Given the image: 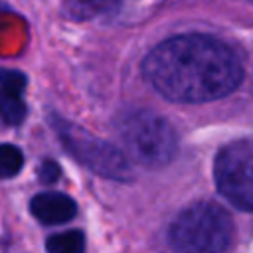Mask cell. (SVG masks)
<instances>
[{
  "instance_id": "8992f818",
  "label": "cell",
  "mask_w": 253,
  "mask_h": 253,
  "mask_svg": "<svg viewBox=\"0 0 253 253\" xmlns=\"http://www.w3.org/2000/svg\"><path fill=\"white\" fill-rule=\"evenodd\" d=\"M24 89L26 75L14 69H0V119L6 125H20L26 119Z\"/></svg>"
},
{
  "instance_id": "7c38bea8",
  "label": "cell",
  "mask_w": 253,
  "mask_h": 253,
  "mask_svg": "<svg viewBox=\"0 0 253 253\" xmlns=\"http://www.w3.org/2000/svg\"><path fill=\"white\" fill-rule=\"evenodd\" d=\"M0 10H2V6H0Z\"/></svg>"
},
{
  "instance_id": "6da1fadb",
  "label": "cell",
  "mask_w": 253,
  "mask_h": 253,
  "mask_svg": "<svg viewBox=\"0 0 253 253\" xmlns=\"http://www.w3.org/2000/svg\"><path fill=\"white\" fill-rule=\"evenodd\" d=\"M148 83L174 103H208L235 91L243 69L223 42L206 34H186L158 43L144 59Z\"/></svg>"
},
{
  "instance_id": "5b68a950",
  "label": "cell",
  "mask_w": 253,
  "mask_h": 253,
  "mask_svg": "<svg viewBox=\"0 0 253 253\" xmlns=\"http://www.w3.org/2000/svg\"><path fill=\"white\" fill-rule=\"evenodd\" d=\"M219 194L235 208L253 211V138H241L223 146L213 164Z\"/></svg>"
},
{
  "instance_id": "277c9868",
  "label": "cell",
  "mask_w": 253,
  "mask_h": 253,
  "mask_svg": "<svg viewBox=\"0 0 253 253\" xmlns=\"http://www.w3.org/2000/svg\"><path fill=\"white\" fill-rule=\"evenodd\" d=\"M51 123H53V130L57 132L61 144L79 164H83L97 176H105V178L119 180V182L130 180L132 176L130 164L117 146H113L107 140L97 138L95 134L59 117L51 119Z\"/></svg>"
},
{
  "instance_id": "30bf717a",
  "label": "cell",
  "mask_w": 253,
  "mask_h": 253,
  "mask_svg": "<svg viewBox=\"0 0 253 253\" xmlns=\"http://www.w3.org/2000/svg\"><path fill=\"white\" fill-rule=\"evenodd\" d=\"M85 12H97V14H107L119 6V0H77Z\"/></svg>"
},
{
  "instance_id": "3957f363",
  "label": "cell",
  "mask_w": 253,
  "mask_h": 253,
  "mask_svg": "<svg viewBox=\"0 0 253 253\" xmlns=\"http://www.w3.org/2000/svg\"><path fill=\"white\" fill-rule=\"evenodd\" d=\"M117 132L126 156L144 168H162L176 156V130L164 117L152 111L125 113L117 121Z\"/></svg>"
},
{
  "instance_id": "9c48e42d",
  "label": "cell",
  "mask_w": 253,
  "mask_h": 253,
  "mask_svg": "<svg viewBox=\"0 0 253 253\" xmlns=\"http://www.w3.org/2000/svg\"><path fill=\"white\" fill-rule=\"evenodd\" d=\"M24 166V154L14 144H0V178H14Z\"/></svg>"
},
{
  "instance_id": "8fae6325",
  "label": "cell",
  "mask_w": 253,
  "mask_h": 253,
  "mask_svg": "<svg viewBox=\"0 0 253 253\" xmlns=\"http://www.w3.org/2000/svg\"><path fill=\"white\" fill-rule=\"evenodd\" d=\"M40 180L43 184H53L59 178V166L53 160H43V164L40 166Z\"/></svg>"
},
{
  "instance_id": "7a4b0ae2",
  "label": "cell",
  "mask_w": 253,
  "mask_h": 253,
  "mask_svg": "<svg viewBox=\"0 0 253 253\" xmlns=\"http://www.w3.org/2000/svg\"><path fill=\"white\" fill-rule=\"evenodd\" d=\"M231 215L215 202H196L182 210L170 225L172 253H227L233 245Z\"/></svg>"
},
{
  "instance_id": "ba28073f",
  "label": "cell",
  "mask_w": 253,
  "mask_h": 253,
  "mask_svg": "<svg viewBox=\"0 0 253 253\" xmlns=\"http://www.w3.org/2000/svg\"><path fill=\"white\" fill-rule=\"evenodd\" d=\"M47 253H83L85 251V235L79 229H67L47 237L45 241Z\"/></svg>"
},
{
  "instance_id": "52a82bcc",
  "label": "cell",
  "mask_w": 253,
  "mask_h": 253,
  "mask_svg": "<svg viewBox=\"0 0 253 253\" xmlns=\"http://www.w3.org/2000/svg\"><path fill=\"white\" fill-rule=\"evenodd\" d=\"M30 211L45 225H59L75 217L77 204L63 192H42L32 198Z\"/></svg>"
}]
</instances>
